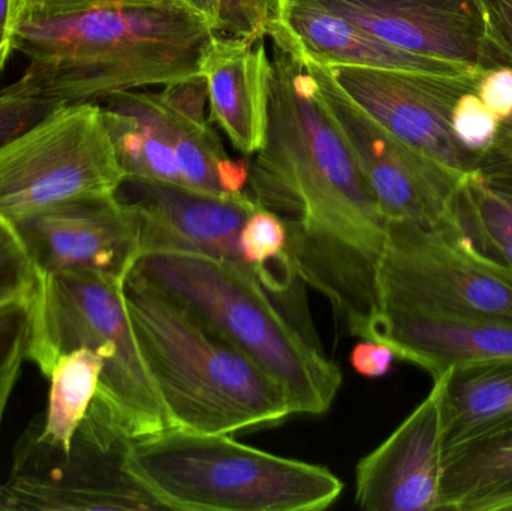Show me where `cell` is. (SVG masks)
<instances>
[{"label": "cell", "mask_w": 512, "mask_h": 511, "mask_svg": "<svg viewBox=\"0 0 512 511\" xmlns=\"http://www.w3.org/2000/svg\"><path fill=\"white\" fill-rule=\"evenodd\" d=\"M271 41L267 132L248 194L286 225L295 275L331 303L352 336L367 341L378 315L387 219L300 54L283 39Z\"/></svg>", "instance_id": "obj_1"}, {"label": "cell", "mask_w": 512, "mask_h": 511, "mask_svg": "<svg viewBox=\"0 0 512 511\" xmlns=\"http://www.w3.org/2000/svg\"><path fill=\"white\" fill-rule=\"evenodd\" d=\"M215 35L209 21L180 0L29 18L14 32V51L29 65L2 92L81 104L167 86L201 75Z\"/></svg>", "instance_id": "obj_2"}, {"label": "cell", "mask_w": 512, "mask_h": 511, "mask_svg": "<svg viewBox=\"0 0 512 511\" xmlns=\"http://www.w3.org/2000/svg\"><path fill=\"white\" fill-rule=\"evenodd\" d=\"M126 312L173 428L233 435L294 416L288 395L248 354L129 272Z\"/></svg>", "instance_id": "obj_3"}, {"label": "cell", "mask_w": 512, "mask_h": 511, "mask_svg": "<svg viewBox=\"0 0 512 511\" xmlns=\"http://www.w3.org/2000/svg\"><path fill=\"white\" fill-rule=\"evenodd\" d=\"M129 272L248 354L285 390L294 416L330 410L342 387L339 366L325 356L315 333L274 305L256 267L186 252H150Z\"/></svg>", "instance_id": "obj_4"}, {"label": "cell", "mask_w": 512, "mask_h": 511, "mask_svg": "<svg viewBox=\"0 0 512 511\" xmlns=\"http://www.w3.org/2000/svg\"><path fill=\"white\" fill-rule=\"evenodd\" d=\"M126 468L161 510L318 511L343 492L327 468L180 428L132 441Z\"/></svg>", "instance_id": "obj_5"}, {"label": "cell", "mask_w": 512, "mask_h": 511, "mask_svg": "<svg viewBox=\"0 0 512 511\" xmlns=\"http://www.w3.org/2000/svg\"><path fill=\"white\" fill-rule=\"evenodd\" d=\"M29 318L26 359L44 377L62 354L89 348L104 362L93 413L131 441L173 428L138 348L123 279L98 272L45 276Z\"/></svg>", "instance_id": "obj_6"}, {"label": "cell", "mask_w": 512, "mask_h": 511, "mask_svg": "<svg viewBox=\"0 0 512 511\" xmlns=\"http://www.w3.org/2000/svg\"><path fill=\"white\" fill-rule=\"evenodd\" d=\"M381 311L512 321V273L483 257L453 215L435 225L388 221Z\"/></svg>", "instance_id": "obj_7"}, {"label": "cell", "mask_w": 512, "mask_h": 511, "mask_svg": "<svg viewBox=\"0 0 512 511\" xmlns=\"http://www.w3.org/2000/svg\"><path fill=\"white\" fill-rule=\"evenodd\" d=\"M125 173L98 102L63 104L0 143V221L119 194Z\"/></svg>", "instance_id": "obj_8"}, {"label": "cell", "mask_w": 512, "mask_h": 511, "mask_svg": "<svg viewBox=\"0 0 512 511\" xmlns=\"http://www.w3.org/2000/svg\"><path fill=\"white\" fill-rule=\"evenodd\" d=\"M131 443L92 410L68 450L39 440L30 425L0 482V511L161 510L126 468Z\"/></svg>", "instance_id": "obj_9"}, {"label": "cell", "mask_w": 512, "mask_h": 511, "mask_svg": "<svg viewBox=\"0 0 512 511\" xmlns=\"http://www.w3.org/2000/svg\"><path fill=\"white\" fill-rule=\"evenodd\" d=\"M301 59L387 222L435 225L448 221L454 195L465 179L451 176L391 134L337 84L327 66L303 54Z\"/></svg>", "instance_id": "obj_10"}, {"label": "cell", "mask_w": 512, "mask_h": 511, "mask_svg": "<svg viewBox=\"0 0 512 511\" xmlns=\"http://www.w3.org/2000/svg\"><path fill=\"white\" fill-rule=\"evenodd\" d=\"M340 87L391 134L456 179L477 173L478 156L457 141L451 113L475 92L481 75L411 74L361 66H327Z\"/></svg>", "instance_id": "obj_11"}, {"label": "cell", "mask_w": 512, "mask_h": 511, "mask_svg": "<svg viewBox=\"0 0 512 511\" xmlns=\"http://www.w3.org/2000/svg\"><path fill=\"white\" fill-rule=\"evenodd\" d=\"M450 371L355 471V501L366 511H441L447 462Z\"/></svg>", "instance_id": "obj_12"}, {"label": "cell", "mask_w": 512, "mask_h": 511, "mask_svg": "<svg viewBox=\"0 0 512 511\" xmlns=\"http://www.w3.org/2000/svg\"><path fill=\"white\" fill-rule=\"evenodd\" d=\"M11 225L41 278L98 272L125 279L138 258L137 216L119 194L66 201Z\"/></svg>", "instance_id": "obj_13"}, {"label": "cell", "mask_w": 512, "mask_h": 511, "mask_svg": "<svg viewBox=\"0 0 512 511\" xmlns=\"http://www.w3.org/2000/svg\"><path fill=\"white\" fill-rule=\"evenodd\" d=\"M408 53L487 72L502 65L478 0H316Z\"/></svg>", "instance_id": "obj_14"}, {"label": "cell", "mask_w": 512, "mask_h": 511, "mask_svg": "<svg viewBox=\"0 0 512 511\" xmlns=\"http://www.w3.org/2000/svg\"><path fill=\"white\" fill-rule=\"evenodd\" d=\"M138 221V257L186 252L242 261L239 236L254 210L248 192L215 195L158 180H125Z\"/></svg>", "instance_id": "obj_15"}, {"label": "cell", "mask_w": 512, "mask_h": 511, "mask_svg": "<svg viewBox=\"0 0 512 511\" xmlns=\"http://www.w3.org/2000/svg\"><path fill=\"white\" fill-rule=\"evenodd\" d=\"M369 341L391 348L433 380L450 369L512 362V321L381 311Z\"/></svg>", "instance_id": "obj_16"}, {"label": "cell", "mask_w": 512, "mask_h": 511, "mask_svg": "<svg viewBox=\"0 0 512 511\" xmlns=\"http://www.w3.org/2000/svg\"><path fill=\"white\" fill-rule=\"evenodd\" d=\"M271 74L264 39L215 35L201 65L209 92V122L245 156L256 155L265 141Z\"/></svg>", "instance_id": "obj_17"}, {"label": "cell", "mask_w": 512, "mask_h": 511, "mask_svg": "<svg viewBox=\"0 0 512 511\" xmlns=\"http://www.w3.org/2000/svg\"><path fill=\"white\" fill-rule=\"evenodd\" d=\"M274 32L285 36L298 53L324 66H361L447 77L484 74L394 47L328 11L316 0H292L280 11L270 33Z\"/></svg>", "instance_id": "obj_18"}, {"label": "cell", "mask_w": 512, "mask_h": 511, "mask_svg": "<svg viewBox=\"0 0 512 511\" xmlns=\"http://www.w3.org/2000/svg\"><path fill=\"white\" fill-rule=\"evenodd\" d=\"M114 96L149 120L164 138L176 156L183 185L207 194L227 195L219 179V168L230 156L209 120L183 113L164 90H129Z\"/></svg>", "instance_id": "obj_19"}, {"label": "cell", "mask_w": 512, "mask_h": 511, "mask_svg": "<svg viewBox=\"0 0 512 511\" xmlns=\"http://www.w3.org/2000/svg\"><path fill=\"white\" fill-rule=\"evenodd\" d=\"M512 434V362L451 369L447 386V452Z\"/></svg>", "instance_id": "obj_20"}, {"label": "cell", "mask_w": 512, "mask_h": 511, "mask_svg": "<svg viewBox=\"0 0 512 511\" xmlns=\"http://www.w3.org/2000/svg\"><path fill=\"white\" fill-rule=\"evenodd\" d=\"M444 511H512V434L448 450Z\"/></svg>", "instance_id": "obj_21"}, {"label": "cell", "mask_w": 512, "mask_h": 511, "mask_svg": "<svg viewBox=\"0 0 512 511\" xmlns=\"http://www.w3.org/2000/svg\"><path fill=\"white\" fill-rule=\"evenodd\" d=\"M104 362L95 351L77 348L62 354L50 374L47 410L32 423L36 437L57 449L68 450L98 392Z\"/></svg>", "instance_id": "obj_22"}, {"label": "cell", "mask_w": 512, "mask_h": 511, "mask_svg": "<svg viewBox=\"0 0 512 511\" xmlns=\"http://www.w3.org/2000/svg\"><path fill=\"white\" fill-rule=\"evenodd\" d=\"M453 218L483 257L512 273V203L493 192L480 174H469L460 183Z\"/></svg>", "instance_id": "obj_23"}, {"label": "cell", "mask_w": 512, "mask_h": 511, "mask_svg": "<svg viewBox=\"0 0 512 511\" xmlns=\"http://www.w3.org/2000/svg\"><path fill=\"white\" fill-rule=\"evenodd\" d=\"M41 276L8 222L0 221V306L30 303Z\"/></svg>", "instance_id": "obj_24"}, {"label": "cell", "mask_w": 512, "mask_h": 511, "mask_svg": "<svg viewBox=\"0 0 512 511\" xmlns=\"http://www.w3.org/2000/svg\"><path fill=\"white\" fill-rule=\"evenodd\" d=\"M288 230L282 219L270 210L258 209L249 215L239 236L240 258L259 272L286 258Z\"/></svg>", "instance_id": "obj_25"}, {"label": "cell", "mask_w": 512, "mask_h": 511, "mask_svg": "<svg viewBox=\"0 0 512 511\" xmlns=\"http://www.w3.org/2000/svg\"><path fill=\"white\" fill-rule=\"evenodd\" d=\"M501 123L475 92L460 96L451 113V128L457 141L478 158L495 143Z\"/></svg>", "instance_id": "obj_26"}, {"label": "cell", "mask_w": 512, "mask_h": 511, "mask_svg": "<svg viewBox=\"0 0 512 511\" xmlns=\"http://www.w3.org/2000/svg\"><path fill=\"white\" fill-rule=\"evenodd\" d=\"M29 303L0 306V375L26 359Z\"/></svg>", "instance_id": "obj_27"}, {"label": "cell", "mask_w": 512, "mask_h": 511, "mask_svg": "<svg viewBox=\"0 0 512 511\" xmlns=\"http://www.w3.org/2000/svg\"><path fill=\"white\" fill-rule=\"evenodd\" d=\"M63 102L21 98L0 90V143L32 126Z\"/></svg>", "instance_id": "obj_28"}, {"label": "cell", "mask_w": 512, "mask_h": 511, "mask_svg": "<svg viewBox=\"0 0 512 511\" xmlns=\"http://www.w3.org/2000/svg\"><path fill=\"white\" fill-rule=\"evenodd\" d=\"M159 0H18V15L21 23L29 18H54L80 14L92 9L111 6L141 5Z\"/></svg>", "instance_id": "obj_29"}, {"label": "cell", "mask_w": 512, "mask_h": 511, "mask_svg": "<svg viewBox=\"0 0 512 511\" xmlns=\"http://www.w3.org/2000/svg\"><path fill=\"white\" fill-rule=\"evenodd\" d=\"M487 39L501 59L512 66V0H478Z\"/></svg>", "instance_id": "obj_30"}, {"label": "cell", "mask_w": 512, "mask_h": 511, "mask_svg": "<svg viewBox=\"0 0 512 511\" xmlns=\"http://www.w3.org/2000/svg\"><path fill=\"white\" fill-rule=\"evenodd\" d=\"M475 95L501 122L512 116V66L499 65L484 72Z\"/></svg>", "instance_id": "obj_31"}, {"label": "cell", "mask_w": 512, "mask_h": 511, "mask_svg": "<svg viewBox=\"0 0 512 511\" xmlns=\"http://www.w3.org/2000/svg\"><path fill=\"white\" fill-rule=\"evenodd\" d=\"M396 359V354L387 345L366 339H361L351 353L352 368L366 378L385 377Z\"/></svg>", "instance_id": "obj_32"}, {"label": "cell", "mask_w": 512, "mask_h": 511, "mask_svg": "<svg viewBox=\"0 0 512 511\" xmlns=\"http://www.w3.org/2000/svg\"><path fill=\"white\" fill-rule=\"evenodd\" d=\"M498 168H512V116L501 123L495 143L478 158L477 173Z\"/></svg>", "instance_id": "obj_33"}, {"label": "cell", "mask_w": 512, "mask_h": 511, "mask_svg": "<svg viewBox=\"0 0 512 511\" xmlns=\"http://www.w3.org/2000/svg\"><path fill=\"white\" fill-rule=\"evenodd\" d=\"M478 174L493 192L512 203V168H498Z\"/></svg>", "instance_id": "obj_34"}, {"label": "cell", "mask_w": 512, "mask_h": 511, "mask_svg": "<svg viewBox=\"0 0 512 511\" xmlns=\"http://www.w3.org/2000/svg\"><path fill=\"white\" fill-rule=\"evenodd\" d=\"M24 362L26 360L15 363L5 374L0 375V422H2L9 399H11L12 392H14L15 384H17L18 378H20Z\"/></svg>", "instance_id": "obj_35"}, {"label": "cell", "mask_w": 512, "mask_h": 511, "mask_svg": "<svg viewBox=\"0 0 512 511\" xmlns=\"http://www.w3.org/2000/svg\"><path fill=\"white\" fill-rule=\"evenodd\" d=\"M180 2L185 3L192 11L206 18L212 29L215 30V33L218 32L219 23H221V5H219V0H180Z\"/></svg>", "instance_id": "obj_36"}, {"label": "cell", "mask_w": 512, "mask_h": 511, "mask_svg": "<svg viewBox=\"0 0 512 511\" xmlns=\"http://www.w3.org/2000/svg\"><path fill=\"white\" fill-rule=\"evenodd\" d=\"M18 21H20L18 0H0V30L14 33Z\"/></svg>", "instance_id": "obj_37"}, {"label": "cell", "mask_w": 512, "mask_h": 511, "mask_svg": "<svg viewBox=\"0 0 512 511\" xmlns=\"http://www.w3.org/2000/svg\"><path fill=\"white\" fill-rule=\"evenodd\" d=\"M12 51H14V33L0 30V77Z\"/></svg>", "instance_id": "obj_38"}, {"label": "cell", "mask_w": 512, "mask_h": 511, "mask_svg": "<svg viewBox=\"0 0 512 511\" xmlns=\"http://www.w3.org/2000/svg\"><path fill=\"white\" fill-rule=\"evenodd\" d=\"M292 0H277V5H279V14L280 11H282L283 8H285L286 5H289Z\"/></svg>", "instance_id": "obj_39"}]
</instances>
